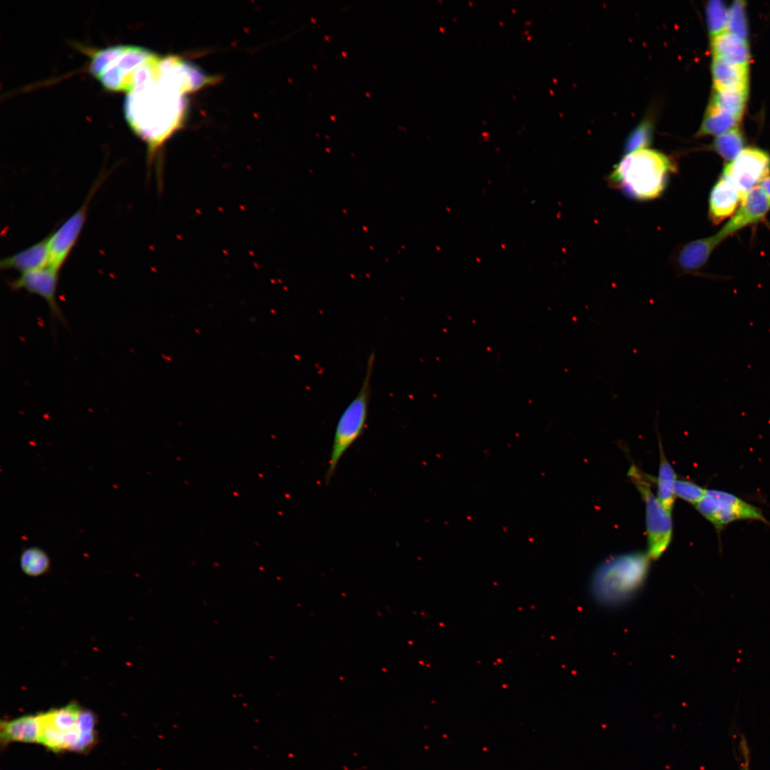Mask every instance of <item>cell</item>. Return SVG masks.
Instances as JSON below:
<instances>
[{
	"instance_id": "6da1fadb",
	"label": "cell",
	"mask_w": 770,
	"mask_h": 770,
	"mask_svg": "<svg viewBox=\"0 0 770 770\" xmlns=\"http://www.w3.org/2000/svg\"><path fill=\"white\" fill-rule=\"evenodd\" d=\"M200 87L198 69L178 57H160L147 75L126 93V120L147 144L150 161L181 125L186 106L185 93Z\"/></svg>"
},
{
	"instance_id": "7a4b0ae2",
	"label": "cell",
	"mask_w": 770,
	"mask_h": 770,
	"mask_svg": "<svg viewBox=\"0 0 770 770\" xmlns=\"http://www.w3.org/2000/svg\"><path fill=\"white\" fill-rule=\"evenodd\" d=\"M677 172L674 160L664 153L645 148L624 157L607 178L612 188L629 197L647 201L661 196L669 176Z\"/></svg>"
},
{
	"instance_id": "3957f363",
	"label": "cell",
	"mask_w": 770,
	"mask_h": 770,
	"mask_svg": "<svg viewBox=\"0 0 770 770\" xmlns=\"http://www.w3.org/2000/svg\"><path fill=\"white\" fill-rule=\"evenodd\" d=\"M650 558L643 552H632L605 560L594 571L590 591L595 600L606 607H617L630 600L643 586Z\"/></svg>"
},
{
	"instance_id": "277c9868",
	"label": "cell",
	"mask_w": 770,
	"mask_h": 770,
	"mask_svg": "<svg viewBox=\"0 0 770 770\" xmlns=\"http://www.w3.org/2000/svg\"><path fill=\"white\" fill-rule=\"evenodd\" d=\"M38 714V743L53 751H84L95 741V717L76 703Z\"/></svg>"
},
{
	"instance_id": "5b68a950",
	"label": "cell",
	"mask_w": 770,
	"mask_h": 770,
	"mask_svg": "<svg viewBox=\"0 0 770 770\" xmlns=\"http://www.w3.org/2000/svg\"><path fill=\"white\" fill-rule=\"evenodd\" d=\"M154 53L142 47L113 46L96 51L91 57V73L109 91L130 92Z\"/></svg>"
},
{
	"instance_id": "8992f818",
	"label": "cell",
	"mask_w": 770,
	"mask_h": 770,
	"mask_svg": "<svg viewBox=\"0 0 770 770\" xmlns=\"http://www.w3.org/2000/svg\"><path fill=\"white\" fill-rule=\"evenodd\" d=\"M374 361L375 354L373 351L367 359L366 372L357 394L345 408L337 421L325 476L327 484L334 476L342 456L363 434L365 429Z\"/></svg>"
},
{
	"instance_id": "52a82bcc",
	"label": "cell",
	"mask_w": 770,
	"mask_h": 770,
	"mask_svg": "<svg viewBox=\"0 0 770 770\" xmlns=\"http://www.w3.org/2000/svg\"><path fill=\"white\" fill-rule=\"evenodd\" d=\"M627 476L637 487L645 502L647 554L650 559H658L672 540L673 527L671 513L654 494L649 479L637 466H632Z\"/></svg>"
},
{
	"instance_id": "ba28073f",
	"label": "cell",
	"mask_w": 770,
	"mask_h": 770,
	"mask_svg": "<svg viewBox=\"0 0 770 770\" xmlns=\"http://www.w3.org/2000/svg\"><path fill=\"white\" fill-rule=\"evenodd\" d=\"M695 508L714 526L718 535L728 525L739 520L759 521L770 525L759 507L725 491L707 490Z\"/></svg>"
},
{
	"instance_id": "9c48e42d",
	"label": "cell",
	"mask_w": 770,
	"mask_h": 770,
	"mask_svg": "<svg viewBox=\"0 0 770 770\" xmlns=\"http://www.w3.org/2000/svg\"><path fill=\"white\" fill-rule=\"evenodd\" d=\"M106 178L104 175L98 177L82 205L58 229L47 236L48 267L59 272L66 263L83 229L90 202Z\"/></svg>"
},
{
	"instance_id": "30bf717a",
	"label": "cell",
	"mask_w": 770,
	"mask_h": 770,
	"mask_svg": "<svg viewBox=\"0 0 770 770\" xmlns=\"http://www.w3.org/2000/svg\"><path fill=\"white\" fill-rule=\"evenodd\" d=\"M722 173L734 183L743 197L769 175L770 155L759 148L744 149L725 165Z\"/></svg>"
},
{
	"instance_id": "8fae6325",
	"label": "cell",
	"mask_w": 770,
	"mask_h": 770,
	"mask_svg": "<svg viewBox=\"0 0 770 770\" xmlns=\"http://www.w3.org/2000/svg\"><path fill=\"white\" fill-rule=\"evenodd\" d=\"M59 272L48 267L21 274L7 281L12 291L25 290L37 295L46 302L51 317L64 324L66 319L56 299Z\"/></svg>"
},
{
	"instance_id": "7c38bea8",
	"label": "cell",
	"mask_w": 770,
	"mask_h": 770,
	"mask_svg": "<svg viewBox=\"0 0 770 770\" xmlns=\"http://www.w3.org/2000/svg\"><path fill=\"white\" fill-rule=\"evenodd\" d=\"M770 210V199L758 185L745 194L736 211L717 232L723 241L740 230L762 221Z\"/></svg>"
},
{
	"instance_id": "4fadbf2b",
	"label": "cell",
	"mask_w": 770,
	"mask_h": 770,
	"mask_svg": "<svg viewBox=\"0 0 770 770\" xmlns=\"http://www.w3.org/2000/svg\"><path fill=\"white\" fill-rule=\"evenodd\" d=\"M722 242L716 233L677 247L670 256L673 268L679 274L698 272L707 264L713 251Z\"/></svg>"
},
{
	"instance_id": "5bb4252c",
	"label": "cell",
	"mask_w": 770,
	"mask_h": 770,
	"mask_svg": "<svg viewBox=\"0 0 770 770\" xmlns=\"http://www.w3.org/2000/svg\"><path fill=\"white\" fill-rule=\"evenodd\" d=\"M742 195L734 183L724 174L712 187L709 197V218L718 225L732 217L737 210Z\"/></svg>"
},
{
	"instance_id": "9a60e30c",
	"label": "cell",
	"mask_w": 770,
	"mask_h": 770,
	"mask_svg": "<svg viewBox=\"0 0 770 770\" xmlns=\"http://www.w3.org/2000/svg\"><path fill=\"white\" fill-rule=\"evenodd\" d=\"M48 248L47 237L41 241L0 261L1 270H12L26 273L48 267Z\"/></svg>"
},
{
	"instance_id": "2e32d148",
	"label": "cell",
	"mask_w": 770,
	"mask_h": 770,
	"mask_svg": "<svg viewBox=\"0 0 770 770\" xmlns=\"http://www.w3.org/2000/svg\"><path fill=\"white\" fill-rule=\"evenodd\" d=\"M40 731L38 714L4 721L1 724V741L4 744L11 742L38 743Z\"/></svg>"
},
{
	"instance_id": "e0dca14e",
	"label": "cell",
	"mask_w": 770,
	"mask_h": 770,
	"mask_svg": "<svg viewBox=\"0 0 770 770\" xmlns=\"http://www.w3.org/2000/svg\"><path fill=\"white\" fill-rule=\"evenodd\" d=\"M714 58L727 63L747 66L749 51L746 41L726 31L712 38Z\"/></svg>"
},
{
	"instance_id": "ac0fdd59",
	"label": "cell",
	"mask_w": 770,
	"mask_h": 770,
	"mask_svg": "<svg viewBox=\"0 0 770 770\" xmlns=\"http://www.w3.org/2000/svg\"><path fill=\"white\" fill-rule=\"evenodd\" d=\"M712 72L714 89L747 88L748 67L713 58Z\"/></svg>"
},
{
	"instance_id": "d6986e66",
	"label": "cell",
	"mask_w": 770,
	"mask_h": 770,
	"mask_svg": "<svg viewBox=\"0 0 770 770\" xmlns=\"http://www.w3.org/2000/svg\"><path fill=\"white\" fill-rule=\"evenodd\" d=\"M659 433L657 432L659 447V465L657 479V498L665 509L672 513L675 500L674 486L677 476L673 467L665 457Z\"/></svg>"
},
{
	"instance_id": "ffe728a7",
	"label": "cell",
	"mask_w": 770,
	"mask_h": 770,
	"mask_svg": "<svg viewBox=\"0 0 770 770\" xmlns=\"http://www.w3.org/2000/svg\"><path fill=\"white\" fill-rule=\"evenodd\" d=\"M747 99V88L714 89L710 105L741 118Z\"/></svg>"
},
{
	"instance_id": "44dd1931",
	"label": "cell",
	"mask_w": 770,
	"mask_h": 770,
	"mask_svg": "<svg viewBox=\"0 0 770 770\" xmlns=\"http://www.w3.org/2000/svg\"><path fill=\"white\" fill-rule=\"evenodd\" d=\"M739 120L709 104L699 130V135L717 137L736 128Z\"/></svg>"
},
{
	"instance_id": "7402d4cb",
	"label": "cell",
	"mask_w": 770,
	"mask_h": 770,
	"mask_svg": "<svg viewBox=\"0 0 770 770\" xmlns=\"http://www.w3.org/2000/svg\"><path fill=\"white\" fill-rule=\"evenodd\" d=\"M743 136L737 128L717 136L712 149L724 159L732 161L744 150Z\"/></svg>"
},
{
	"instance_id": "603a6c76",
	"label": "cell",
	"mask_w": 770,
	"mask_h": 770,
	"mask_svg": "<svg viewBox=\"0 0 770 770\" xmlns=\"http://www.w3.org/2000/svg\"><path fill=\"white\" fill-rule=\"evenodd\" d=\"M20 566L24 573L29 576L44 574L50 567L47 554L41 548L30 547L23 550L20 556Z\"/></svg>"
},
{
	"instance_id": "cb8c5ba5",
	"label": "cell",
	"mask_w": 770,
	"mask_h": 770,
	"mask_svg": "<svg viewBox=\"0 0 770 770\" xmlns=\"http://www.w3.org/2000/svg\"><path fill=\"white\" fill-rule=\"evenodd\" d=\"M707 17L709 31L712 37L727 31L728 9L723 1H709L707 5Z\"/></svg>"
},
{
	"instance_id": "d4e9b609",
	"label": "cell",
	"mask_w": 770,
	"mask_h": 770,
	"mask_svg": "<svg viewBox=\"0 0 770 770\" xmlns=\"http://www.w3.org/2000/svg\"><path fill=\"white\" fill-rule=\"evenodd\" d=\"M727 31L746 41L747 26L743 1H734L728 9Z\"/></svg>"
},
{
	"instance_id": "484cf974",
	"label": "cell",
	"mask_w": 770,
	"mask_h": 770,
	"mask_svg": "<svg viewBox=\"0 0 770 770\" xmlns=\"http://www.w3.org/2000/svg\"><path fill=\"white\" fill-rule=\"evenodd\" d=\"M650 125L647 122L640 124L629 135L624 148L625 155L645 149L650 143Z\"/></svg>"
},
{
	"instance_id": "4316f807",
	"label": "cell",
	"mask_w": 770,
	"mask_h": 770,
	"mask_svg": "<svg viewBox=\"0 0 770 770\" xmlns=\"http://www.w3.org/2000/svg\"><path fill=\"white\" fill-rule=\"evenodd\" d=\"M707 489L689 480L677 479L674 486L675 496L694 505L702 499Z\"/></svg>"
},
{
	"instance_id": "83f0119b",
	"label": "cell",
	"mask_w": 770,
	"mask_h": 770,
	"mask_svg": "<svg viewBox=\"0 0 770 770\" xmlns=\"http://www.w3.org/2000/svg\"><path fill=\"white\" fill-rule=\"evenodd\" d=\"M759 185L770 199V175L764 179Z\"/></svg>"
},
{
	"instance_id": "f1b7e54d",
	"label": "cell",
	"mask_w": 770,
	"mask_h": 770,
	"mask_svg": "<svg viewBox=\"0 0 770 770\" xmlns=\"http://www.w3.org/2000/svg\"><path fill=\"white\" fill-rule=\"evenodd\" d=\"M744 770H748L747 769V765L746 766V768Z\"/></svg>"
}]
</instances>
